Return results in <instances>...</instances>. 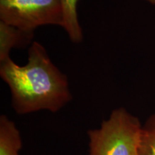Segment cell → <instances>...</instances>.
Wrapping results in <instances>:
<instances>
[{
	"mask_svg": "<svg viewBox=\"0 0 155 155\" xmlns=\"http://www.w3.org/2000/svg\"><path fill=\"white\" fill-rule=\"evenodd\" d=\"M0 76L10 91L12 106L18 115L57 113L73 100L67 75L35 40L28 48L27 63L19 65L9 58L0 63Z\"/></svg>",
	"mask_w": 155,
	"mask_h": 155,
	"instance_id": "cell-1",
	"label": "cell"
},
{
	"mask_svg": "<svg viewBox=\"0 0 155 155\" xmlns=\"http://www.w3.org/2000/svg\"><path fill=\"white\" fill-rule=\"evenodd\" d=\"M142 124L124 107L114 108L100 127L87 131L88 155H139Z\"/></svg>",
	"mask_w": 155,
	"mask_h": 155,
	"instance_id": "cell-2",
	"label": "cell"
},
{
	"mask_svg": "<svg viewBox=\"0 0 155 155\" xmlns=\"http://www.w3.org/2000/svg\"><path fill=\"white\" fill-rule=\"evenodd\" d=\"M0 21L35 32L46 25L63 26L61 0H0Z\"/></svg>",
	"mask_w": 155,
	"mask_h": 155,
	"instance_id": "cell-3",
	"label": "cell"
},
{
	"mask_svg": "<svg viewBox=\"0 0 155 155\" xmlns=\"http://www.w3.org/2000/svg\"><path fill=\"white\" fill-rule=\"evenodd\" d=\"M35 32L27 31L0 21V63L10 58L11 51L33 42Z\"/></svg>",
	"mask_w": 155,
	"mask_h": 155,
	"instance_id": "cell-4",
	"label": "cell"
},
{
	"mask_svg": "<svg viewBox=\"0 0 155 155\" xmlns=\"http://www.w3.org/2000/svg\"><path fill=\"white\" fill-rule=\"evenodd\" d=\"M22 147L20 131L5 114L0 116V155H19Z\"/></svg>",
	"mask_w": 155,
	"mask_h": 155,
	"instance_id": "cell-5",
	"label": "cell"
},
{
	"mask_svg": "<svg viewBox=\"0 0 155 155\" xmlns=\"http://www.w3.org/2000/svg\"><path fill=\"white\" fill-rule=\"evenodd\" d=\"M63 11V30L71 42L80 44L84 35L78 14L79 0H61Z\"/></svg>",
	"mask_w": 155,
	"mask_h": 155,
	"instance_id": "cell-6",
	"label": "cell"
},
{
	"mask_svg": "<svg viewBox=\"0 0 155 155\" xmlns=\"http://www.w3.org/2000/svg\"><path fill=\"white\" fill-rule=\"evenodd\" d=\"M139 155H155V114L142 124Z\"/></svg>",
	"mask_w": 155,
	"mask_h": 155,
	"instance_id": "cell-7",
	"label": "cell"
},
{
	"mask_svg": "<svg viewBox=\"0 0 155 155\" xmlns=\"http://www.w3.org/2000/svg\"><path fill=\"white\" fill-rule=\"evenodd\" d=\"M144 1L147 2L150 4V5L155 6V0H144Z\"/></svg>",
	"mask_w": 155,
	"mask_h": 155,
	"instance_id": "cell-8",
	"label": "cell"
}]
</instances>
